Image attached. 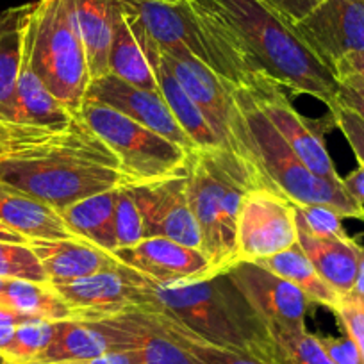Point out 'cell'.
Segmentation results:
<instances>
[{"mask_svg":"<svg viewBox=\"0 0 364 364\" xmlns=\"http://www.w3.org/2000/svg\"><path fill=\"white\" fill-rule=\"evenodd\" d=\"M296 241L295 204L288 197L268 188L245 195L237 216L236 262L272 257L295 247Z\"/></svg>","mask_w":364,"mask_h":364,"instance_id":"obj_10","label":"cell"},{"mask_svg":"<svg viewBox=\"0 0 364 364\" xmlns=\"http://www.w3.org/2000/svg\"><path fill=\"white\" fill-rule=\"evenodd\" d=\"M9 363V359L6 355H2V353H0V364H8Z\"/></svg>","mask_w":364,"mask_h":364,"instance_id":"obj_48","label":"cell"},{"mask_svg":"<svg viewBox=\"0 0 364 364\" xmlns=\"http://www.w3.org/2000/svg\"><path fill=\"white\" fill-rule=\"evenodd\" d=\"M0 241H11V243H27L26 237L22 234L15 232L13 229H9L8 225L0 223Z\"/></svg>","mask_w":364,"mask_h":364,"instance_id":"obj_45","label":"cell"},{"mask_svg":"<svg viewBox=\"0 0 364 364\" xmlns=\"http://www.w3.org/2000/svg\"><path fill=\"white\" fill-rule=\"evenodd\" d=\"M257 188L273 190L227 150L193 149L188 156V202L211 275L225 273L236 262L237 216L245 195Z\"/></svg>","mask_w":364,"mask_h":364,"instance_id":"obj_4","label":"cell"},{"mask_svg":"<svg viewBox=\"0 0 364 364\" xmlns=\"http://www.w3.org/2000/svg\"><path fill=\"white\" fill-rule=\"evenodd\" d=\"M257 262L262 268L269 269L279 277L286 279V281L293 282L304 295L307 296L309 302L320 304V306L327 307L334 313L338 309L339 302H341V296L323 277H321L318 269L314 268L313 262L307 259V255L304 254L302 248L299 247V243L295 247L288 248L284 252H279V254L272 255V257L259 259Z\"/></svg>","mask_w":364,"mask_h":364,"instance_id":"obj_26","label":"cell"},{"mask_svg":"<svg viewBox=\"0 0 364 364\" xmlns=\"http://www.w3.org/2000/svg\"><path fill=\"white\" fill-rule=\"evenodd\" d=\"M234 93L254 134L262 168L284 197L293 204L331 205L343 218L364 222V205L345 190L343 181L334 182L313 173L259 109L257 104L248 97L243 86L234 87Z\"/></svg>","mask_w":364,"mask_h":364,"instance_id":"obj_8","label":"cell"},{"mask_svg":"<svg viewBox=\"0 0 364 364\" xmlns=\"http://www.w3.org/2000/svg\"><path fill=\"white\" fill-rule=\"evenodd\" d=\"M118 262L154 282L204 281L213 277L208 259L197 248L168 237H145L138 245L114 252Z\"/></svg>","mask_w":364,"mask_h":364,"instance_id":"obj_18","label":"cell"},{"mask_svg":"<svg viewBox=\"0 0 364 364\" xmlns=\"http://www.w3.org/2000/svg\"><path fill=\"white\" fill-rule=\"evenodd\" d=\"M31 4L0 15V120L15 122L16 86L23 55V34Z\"/></svg>","mask_w":364,"mask_h":364,"instance_id":"obj_25","label":"cell"},{"mask_svg":"<svg viewBox=\"0 0 364 364\" xmlns=\"http://www.w3.org/2000/svg\"><path fill=\"white\" fill-rule=\"evenodd\" d=\"M296 229L323 240H346L350 237L343 227V216L331 205L295 204Z\"/></svg>","mask_w":364,"mask_h":364,"instance_id":"obj_33","label":"cell"},{"mask_svg":"<svg viewBox=\"0 0 364 364\" xmlns=\"http://www.w3.org/2000/svg\"><path fill=\"white\" fill-rule=\"evenodd\" d=\"M328 114L334 120V127L345 134L346 141L352 146L353 154H355L357 161L360 166H364V120L357 117L353 111L346 109V107L336 104L332 109H328Z\"/></svg>","mask_w":364,"mask_h":364,"instance_id":"obj_37","label":"cell"},{"mask_svg":"<svg viewBox=\"0 0 364 364\" xmlns=\"http://www.w3.org/2000/svg\"><path fill=\"white\" fill-rule=\"evenodd\" d=\"M59 364H132L127 353L109 352L99 357H91L84 360H72V363H59Z\"/></svg>","mask_w":364,"mask_h":364,"instance_id":"obj_43","label":"cell"},{"mask_svg":"<svg viewBox=\"0 0 364 364\" xmlns=\"http://www.w3.org/2000/svg\"><path fill=\"white\" fill-rule=\"evenodd\" d=\"M339 70H346V72L355 73V75L364 82V52H353V54H348L343 59H339L338 65L334 66V75Z\"/></svg>","mask_w":364,"mask_h":364,"instance_id":"obj_42","label":"cell"},{"mask_svg":"<svg viewBox=\"0 0 364 364\" xmlns=\"http://www.w3.org/2000/svg\"><path fill=\"white\" fill-rule=\"evenodd\" d=\"M86 99L107 104L125 117L132 118L138 124L152 129L163 138L173 141L175 145L182 146L188 152L197 149L190 136L175 120L173 113L164 102L159 91L143 90L134 84L125 82L124 79L113 75V73H107L100 79L91 80L86 91Z\"/></svg>","mask_w":364,"mask_h":364,"instance_id":"obj_17","label":"cell"},{"mask_svg":"<svg viewBox=\"0 0 364 364\" xmlns=\"http://www.w3.org/2000/svg\"><path fill=\"white\" fill-rule=\"evenodd\" d=\"M109 352V339L95 323L82 320H63L55 323L54 339L34 363H72V360L91 359Z\"/></svg>","mask_w":364,"mask_h":364,"instance_id":"obj_28","label":"cell"},{"mask_svg":"<svg viewBox=\"0 0 364 364\" xmlns=\"http://www.w3.org/2000/svg\"><path fill=\"white\" fill-rule=\"evenodd\" d=\"M0 223L31 240H77L61 215L38 198L0 181Z\"/></svg>","mask_w":364,"mask_h":364,"instance_id":"obj_21","label":"cell"},{"mask_svg":"<svg viewBox=\"0 0 364 364\" xmlns=\"http://www.w3.org/2000/svg\"><path fill=\"white\" fill-rule=\"evenodd\" d=\"M236 47L252 75L261 73L282 87L336 106L334 72L307 47L295 27L262 0H191Z\"/></svg>","mask_w":364,"mask_h":364,"instance_id":"obj_2","label":"cell"},{"mask_svg":"<svg viewBox=\"0 0 364 364\" xmlns=\"http://www.w3.org/2000/svg\"><path fill=\"white\" fill-rule=\"evenodd\" d=\"M161 58L173 73L182 90L197 104L211 131L218 138L222 149L240 159L259 181L264 182L266 186L277 190V186L266 175L259 159L254 134L248 127L247 118L234 93L236 86L191 58L171 54L163 48H161Z\"/></svg>","mask_w":364,"mask_h":364,"instance_id":"obj_9","label":"cell"},{"mask_svg":"<svg viewBox=\"0 0 364 364\" xmlns=\"http://www.w3.org/2000/svg\"><path fill=\"white\" fill-rule=\"evenodd\" d=\"M118 188L91 195L84 200L68 205L59 211L70 232L86 243L114 254L118 250L114 213H117Z\"/></svg>","mask_w":364,"mask_h":364,"instance_id":"obj_23","label":"cell"},{"mask_svg":"<svg viewBox=\"0 0 364 364\" xmlns=\"http://www.w3.org/2000/svg\"><path fill=\"white\" fill-rule=\"evenodd\" d=\"M11 149H13V146H9V145H2V143H0V159H2V157H4L6 154L11 152Z\"/></svg>","mask_w":364,"mask_h":364,"instance_id":"obj_47","label":"cell"},{"mask_svg":"<svg viewBox=\"0 0 364 364\" xmlns=\"http://www.w3.org/2000/svg\"><path fill=\"white\" fill-rule=\"evenodd\" d=\"M295 31L334 72L339 59L364 52V0H320Z\"/></svg>","mask_w":364,"mask_h":364,"instance_id":"obj_15","label":"cell"},{"mask_svg":"<svg viewBox=\"0 0 364 364\" xmlns=\"http://www.w3.org/2000/svg\"><path fill=\"white\" fill-rule=\"evenodd\" d=\"M120 9L129 22L138 23L163 50L202 63L236 87L250 80V70L236 47L191 0L173 4L122 0Z\"/></svg>","mask_w":364,"mask_h":364,"instance_id":"obj_5","label":"cell"},{"mask_svg":"<svg viewBox=\"0 0 364 364\" xmlns=\"http://www.w3.org/2000/svg\"><path fill=\"white\" fill-rule=\"evenodd\" d=\"M262 2L291 27L302 22L320 4V0H262Z\"/></svg>","mask_w":364,"mask_h":364,"instance_id":"obj_39","label":"cell"},{"mask_svg":"<svg viewBox=\"0 0 364 364\" xmlns=\"http://www.w3.org/2000/svg\"><path fill=\"white\" fill-rule=\"evenodd\" d=\"M117 2H122V0H117ZM156 2H170V4H173V2H181V0H156Z\"/></svg>","mask_w":364,"mask_h":364,"instance_id":"obj_49","label":"cell"},{"mask_svg":"<svg viewBox=\"0 0 364 364\" xmlns=\"http://www.w3.org/2000/svg\"><path fill=\"white\" fill-rule=\"evenodd\" d=\"M145 289L146 307L161 311L208 343L248 352L268 364H289L264 321L227 272L204 281L164 284L145 277Z\"/></svg>","mask_w":364,"mask_h":364,"instance_id":"obj_3","label":"cell"},{"mask_svg":"<svg viewBox=\"0 0 364 364\" xmlns=\"http://www.w3.org/2000/svg\"><path fill=\"white\" fill-rule=\"evenodd\" d=\"M129 190L141 213L145 237H168L200 250V230L188 202L186 173Z\"/></svg>","mask_w":364,"mask_h":364,"instance_id":"obj_16","label":"cell"},{"mask_svg":"<svg viewBox=\"0 0 364 364\" xmlns=\"http://www.w3.org/2000/svg\"><path fill=\"white\" fill-rule=\"evenodd\" d=\"M145 309H152V307H145ZM152 311L157 314V318H159L164 331H166L168 334L178 343V345L184 346V348H186L188 352H190L200 364H268L248 352L225 348V346H218V345H213V343H208L205 339L198 338V336H195L193 332L188 331L184 325L177 323V321L171 320L170 316L161 313V311L157 309H152Z\"/></svg>","mask_w":364,"mask_h":364,"instance_id":"obj_30","label":"cell"},{"mask_svg":"<svg viewBox=\"0 0 364 364\" xmlns=\"http://www.w3.org/2000/svg\"><path fill=\"white\" fill-rule=\"evenodd\" d=\"M48 131H52V129L0 120V143L9 146L22 145V143H29L33 141V139L40 138V136H43L45 132Z\"/></svg>","mask_w":364,"mask_h":364,"instance_id":"obj_41","label":"cell"},{"mask_svg":"<svg viewBox=\"0 0 364 364\" xmlns=\"http://www.w3.org/2000/svg\"><path fill=\"white\" fill-rule=\"evenodd\" d=\"M346 336L353 339L364 359V300L353 293L341 296L338 309L334 311Z\"/></svg>","mask_w":364,"mask_h":364,"instance_id":"obj_36","label":"cell"},{"mask_svg":"<svg viewBox=\"0 0 364 364\" xmlns=\"http://www.w3.org/2000/svg\"><path fill=\"white\" fill-rule=\"evenodd\" d=\"M23 43L34 72L52 95L73 114L79 113L91 79L72 0H36L31 4Z\"/></svg>","mask_w":364,"mask_h":364,"instance_id":"obj_6","label":"cell"},{"mask_svg":"<svg viewBox=\"0 0 364 364\" xmlns=\"http://www.w3.org/2000/svg\"><path fill=\"white\" fill-rule=\"evenodd\" d=\"M299 247L307 255L321 277L339 293L346 295L353 289L359 272L360 247L352 237L323 240L299 230Z\"/></svg>","mask_w":364,"mask_h":364,"instance_id":"obj_22","label":"cell"},{"mask_svg":"<svg viewBox=\"0 0 364 364\" xmlns=\"http://www.w3.org/2000/svg\"><path fill=\"white\" fill-rule=\"evenodd\" d=\"M91 323L109 339L111 352L127 353L132 364H200L164 331L152 309H132Z\"/></svg>","mask_w":364,"mask_h":364,"instance_id":"obj_14","label":"cell"},{"mask_svg":"<svg viewBox=\"0 0 364 364\" xmlns=\"http://www.w3.org/2000/svg\"><path fill=\"white\" fill-rule=\"evenodd\" d=\"M0 279L48 282L40 259L27 243L0 241Z\"/></svg>","mask_w":364,"mask_h":364,"instance_id":"obj_32","label":"cell"},{"mask_svg":"<svg viewBox=\"0 0 364 364\" xmlns=\"http://www.w3.org/2000/svg\"><path fill=\"white\" fill-rule=\"evenodd\" d=\"M8 364H40V363H8Z\"/></svg>","mask_w":364,"mask_h":364,"instance_id":"obj_50","label":"cell"},{"mask_svg":"<svg viewBox=\"0 0 364 364\" xmlns=\"http://www.w3.org/2000/svg\"><path fill=\"white\" fill-rule=\"evenodd\" d=\"M0 181L58 213L122 186L118 157L79 113L65 127L13 146L0 159Z\"/></svg>","mask_w":364,"mask_h":364,"instance_id":"obj_1","label":"cell"},{"mask_svg":"<svg viewBox=\"0 0 364 364\" xmlns=\"http://www.w3.org/2000/svg\"><path fill=\"white\" fill-rule=\"evenodd\" d=\"M227 273L264 321L269 334L306 328V314L311 302L293 282L279 277L257 262L248 261L236 262Z\"/></svg>","mask_w":364,"mask_h":364,"instance_id":"obj_13","label":"cell"},{"mask_svg":"<svg viewBox=\"0 0 364 364\" xmlns=\"http://www.w3.org/2000/svg\"><path fill=\"white\" fill-rule=\"evenodd\" d=\"M109 73L120 77L125 82L143 87V90L159 91L156 75L150 68L145 50L132 34L122 9L118 13L117 26H114L113 47H111L109 54Z\"/></svg>","mask_w":364,"mask_h":364,"instance_id":"obj_29","label":"cell"},{"mask_svg":"<svg viewBox=\"0 0 364 364\" xmlns=\"http://www.w3.org/2000/svg\"><path fill=\"white\" fill-rule=\"evenodd\" d=\"M26 320L27 318L20 316V314L15 313L11 307L0 304V325H18Z\"/></svg>","mask_w":364,"mask_h":364,"instance_id":"obj_44","label":"cell"},{"mask_svg":"<svg viewBox=\"0 0 364 364\" xmlns=\"http://www.w3.org/2000/svg\"><path fill=\"white\" fill-rule=\"evenodd\" d=\"M336 79H338V100L336 104L346 107V109L353 111L357 117L364 120V82L352 72L346 70H339L336 72Z\"/></svg>","mask_w":364,"mask_h":364,"instance_id":"obj_38","label":"cell"},{"mask_svg":"<svg viewBox=\"0 0 364 364\" xmlns=\"http://www.w3.org/2000/svg\"><path fill=\"white\" fill-rule=\"evenodd\" d=\"M77 31L86 52L90 79L97 80L109 73V54L113 47L120 2L117 0H72Z\"/></svg>","mask_w":364,"mask_h":364,"instance_id":"obj_20","label":"cell"},{"mask_svg":"<svg viewBox=\"0 0 364 364\" xmlns=\"http://www.w3.org/2000/svg\"><path fill=\"white\" fill-rule=\"evenodd\" d=\"M73 118V113L50 93L31 65L29 52L23 43L22 66L16 86V124L61 129Z\"/></svg>","mask_w":364,"mask_h":364,"instance_id":"obj_24","label":"cell"},{"mask_svg":"<svg viewBox=\"0 0 364 364\" xmlns=\"http://www.w3.org/2000/svg\"><path fill=\"white\" fill-rule=\"evenodd\" d=\"M15 328L16 325H0V352L9 345L13 334H15Z\"/></svg>","mask_w":364,"mask_h":364,"instance_id":"obj_46","label":"cell"},{"mask_svg":"<svg viewBox=\"0 0 364 364\" xmlns=\"http://www.w3.org/2000/svg\"><path fill=\"white\" fill-rule=\"evenodd\" d=\"M0 304L11 307L27 320H75V311L50 282L8 279L0 295Z\"/></svg>","mask_w":364,"mask_h":364,"instance_id":"obj_27","label":"cell"},{"mask_svg":"<svg viewBox=\"0 0 364 364\" xmlns=\"http://www.w3.org/2000/svg\"><path fill=\"white\" fill-rule=\"evenodd\" d=\"M325 352L336 364H364L359 348L350 336L345 338H320Z\"/></svg>","mask_w":364,"mask_h":364,"instance_id":"obj_40","label":"cell"},{"mask_svg":"<svg viewBox=\"0 0 364 364\" xmlns=\"http://www.w3.org/2000/svg\"><path fill=\"white\" fill-rule=\"evenodd\" d=\"M79 114L118 157L122 186H149L186 173L188 150L107 104L84 99Z\"/></svg>","mask_w":364,"mask_h":364,"instance_id":"obj_7","label":"cell"},{"mask_svg":"<svg viewBox=\"0 0 364 364\" xmlns=\"http://www.w3.org/2000/svg\"><path fill=\"white\" fill-rule=\"evenodd\" d=\"M27 245L40 259L52 286L68 284L122 266L113 254L82 240H31Z\"/></svg>","mask_w":364,"mask_h":364,"instance_id":"obj_19","label":"cell"},{"mask_svg":"<svg viewBox=\"0 0 364 364\" xmlns=\"http://www.w3.org/2000/svg\"><path fill=\"white\" fill-rule=\"evenodd\" d=\"M272 338L289 364H336L325 352L320 336L311 334L307 328L273 332Z\"/></svg>","mask_w":364,"mask_h":364,"instance_id":"obj_34","label":"cell"},{"mask_svg":"<svg viewBox=\"0 0 364 364\" xmlns=\"http://www.w3.org/2000/svg\"><path fill=\"white\" fill-rule=\"evenodd\" d=\"M241 86L313 173L334 182L343 181L328 156L321 131L293 107L281 84L255 73Z\"/></svg>","mask_w":364,"mask_h":364,"instance_id":"obj_11","label":"cell"},{"mask_svg":"<svg viewBox=\"0 0 364 364\" xmlns=\"http://www.w3.org/2000/svg\"><path fill=\"white\" fill-rule=\"evenodd\" d=\"M114 229H117V245L120 248H129L145 240L143 218L136 205L131 190L125 186L118 188L117 213H114Z\"/></svg>","mask_w":364,"mask_h":364,"instance_id":"obj_35","label":"cell"},{"mask_svg":"<svg viewBox=\"0 0 364 364\" xmlns=\"http://www.w3.org/2000/svg\"><path fill=\"white\" fill-rule=\"evenodd\" d=\"M54 288L75 311V320L82 321L102 320L149 306L145 277L124 264Z\"/></svg>","mask_w":364,"mask_h":364,"instance_id":"obj_12","label":"cell"},{"mask_svg":"<svg viewBox=\"0 0 364 364\" xmlns=\"http://www.w3.org/2000/svg\"><path fill=\"white\" fill-rule=\"evenodd\" d=\"M58 321L26 320L16 325L13 339L2 350L9 363H34L47 350L55 334Z\"/></svg>","mask_w":364,"mask_h":364,"instance_id":"obj_31","label":"cell"}]
</instances>
